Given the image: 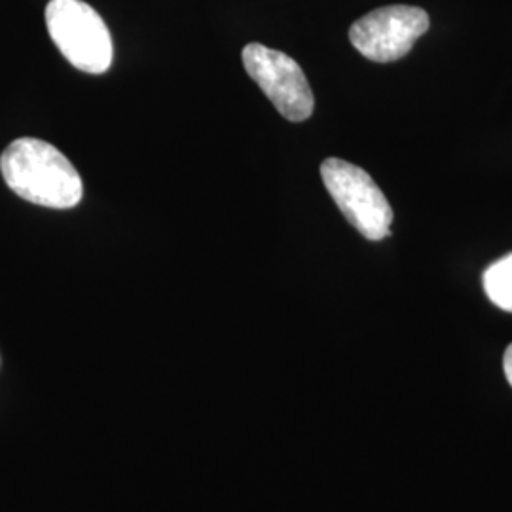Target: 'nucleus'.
Returning a JSON list of instances; mask_svg holds the SVG:
<instances>
[{
    "instance_id": "nucleus-5",
    "label": "nucleus",
    "mask_w": 512,
    "mask_h": 512,
    "mask_svg": "<svg viewBox=\"0 0 512 512\" xmlns=\"http://www.w3.org/2000/svg\"><path fill=\"white\" fill-rule=\"evenodd\" d=\"M241 59L247 74L283 118L291 122L310 118L315 99L306 74L293 57L253 42L243 48Z\"/></svg>"
},
{
    "instance_id": "nucleus-3",
    "label": "nucleus",
    "mask_w": 512,
    "mask_h": 512,
    "mask_svg": "<svg viewBox=\"0 0 512 512\" xmlns=\"http://www.w3.org/2000/svg\"><path fill=\"white\" fill-rule=\"evenodd\" d=\"M321 177L330 198L361 236L380 241L391 234L393 209L365 169L340 158H327L321 164Z\"/></svg>"
},
{
    "instance_id": "nucleus-7",
    "label": "nucleus",
    "mask_w": 512,
    "mask_h": 512,
    "mask_svg": "<svg viewBox=\"0 0 512 512\" xmlns=\"http://www.w3.org/2000/svg\"><path fill=\"white\" fill-rule=\"evenodd\" d=\"M503 370H505V376H507V382L512 387V344L505 351V357H503Z\"/></svg>"
},
{
    "instance_id": "nucleus-1",
    "label": "nucleus",
    "mask_w": 512,
    "mask_h": 512,
    "mask_svg": "<svg viewBox=\"0 0 512 512\" xmlns=\"http://www.w3.org/2000/svg\"><path fill=\"white\" fill-rule=\"evenodd\" d=\"M0 173L14 194L40 207L73 209L84 196L82 177L71 160L59 148L33 137H21L6 147Z\"/></svg>"
},
{
    "instance_id": "nucleus-4",
    "label": "nucleus",
    "mask_w": 512,
    "mask_h": 512,
    "mask_svg": "<svg viewBox=\"0 0 512 512\" xmlns=\"http://www.w3.org/2000/svg\"><path fill=\"white\" fill-rule=\"evenodd\" d=\"M429 14L418 6H382L357 19L349 29L353 48L376 63H393L410 54L429 31Z\"/></svg>"
},
{
    "instance_id": "nucleus-2",
    "label": "nucleus",
    "mask_w": 512,
    "mask_h": 512,
    "mask_svg": "<svg viewBox=\"0 0 512 512\" xmlns=\"http://www.w3.org/2000/svg\"><path fill=\"white\" fill-rule=\"evenodd\" d=\"M46 25L57 50L88 74L107 73L114 48L109 27L84 0H50L46 6Z\"/></svg>"
},
{
    "instance_id": "nucleus-6",
    "label": "nucleus",
    "mask_w": 512,
    "mask_h": 512,
    "mask_svg": "<svg viewBox=\"0 0 512 512\" xmlns=\"http://www.w3.org/2000/svg\"><path fill=\"white\" fill-rule=\"evenodd\" d=\"M482 285L497 308L512 313V253L499 258L484 272Z\"/></svg>"
}]
</instances>
